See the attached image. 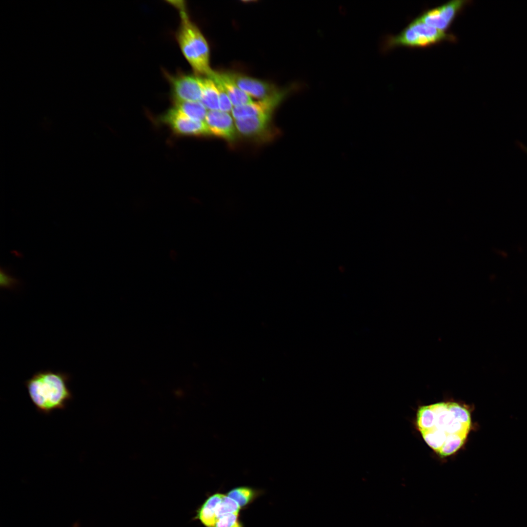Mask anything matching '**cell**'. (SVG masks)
<instances>
[{
	"label": "cell",
	"instance_id": "obj_1",
	"mask_svg": "<svg viewBox=\"0 0 527 527\" xmlns=\"http://www.w3.org/2000/svg\"><path fill=\"white\" fill-rule=\"evenodd\" d=\"M418 429L426 444L442 457L451 455L465 444L472 428L470 411L453 402H443L419 407Z\"/></svg>",
	"mask_w": 527,
	"mask_h": 527
},
{
	"label": "cell",
	"instance_id": "obj_2",
	"mask_svg": "<svg viewBox=\"0 0 527 527\" xmlns=\"http://www.w3.org/2000/svg\"><path fill=\"white\" fill-rule=\"evenodd\" d=\"M70 375L50 370L36 372L24 382L28 396L36 410L49 415L55 410L66 408L73 399L68 386Z\"/></svg>",
	"mask_w": 527,
	"mask_h": 527
},
{
	"label": "cell",
	"instance_id": "obj_3",
	"mask_svg": "<svg viewBox=\"0 0 527 527\" xmlns=\"http://www.w3.org/2000/svg\"><path fill=\"white\" fill-rule=\"evenodd\" d=\"M179 6L181 20L177 39L181 50L196 74L210 77L214 71L210 66L208 43L198 27L190 20L184 7Z\"/></svg>",
	"mask_w": 527,
	"mask_h": 527
},
{
	"label": "cell",
	"instance_id": "obj_4",
	"mask_svg": "<svg viewBox=\"0 0 527 527\" xmlns=\"http://www.w3.org/2000/svg\"><path fill=\"white\" fill-rule=\"evenodd\" d=\"M446 40L453 41L456 38L417 18L398 35L386 36L382 42L381 50L384 52L398 46L425 47Z\"/></svg>",
	"mask_w": 527,
	"mask_h": 527
},
{
	"label": "cell",
	"instance_id": "obj_5",
	"mask_svg": "<svg viewBox=\"0 0 527 527\" xmlns=\"http://www.w3.org/2000/svg\"><path fill=\"white\" fill-rule=\"evenodd\" d=\"M468 2L462 0L448 1L425 12L418 18L426 24L446 32L457 15Z\"/></svg>",
	"mask_w": 527,
	"mask_h": 527
},
{
	"label": "cell",
	"instance_id": "obj_6",
	"mask_svg": "<svg viewBox=\"0 0 527 527\" xmlns=\"http://www.w3.org/2000/svg\"><path fill=\"white\" fill-rule=\"evenodd\" d=\"M162 121L179 135L200 136L210 135L204 121L191 119L175 107L168 110L162 117Z\"/></svg>",
	"mask_w": 527,
	"mask_h": 527
},
{
	"label": "cell",
	"instance_id": "obj_7",
	"mask_svg": "<svg viewBox=\"0 0 527 527\" xmlns=\"http://www.w3.org/2000/svg\"><path fill=\"white\" fill-rule=\"evenodd\" d=\"M294 88L278 90L272 95L257 101L233 107L231 114L235 120L264 115H272L274 110Z\"/></svg>",
	"mask_w": 527,
	"mask_h": 527
},
{
	"label": "cell",
	"instance_id": "obj_8",
	"mask_svg": "<svg viewBox=\"0 0 527 527\" xmlns=\"http://www.w3.org/2000/svg\"><path fill=\"white\" fill-rule=\"evenodd\" d=\"M204 122L210 135L228 141H233L236 138L238 131L229 113L220 110H208Z\"/></svg>",
	"mask_w": 527,
	"mask_h": 527
},
{
	"label": "cell",
	"instance_id": "obj_9",
	"mask_svg": "<svg viewBox=\"0 0 527 527\" xmlns=\"http://www.w3.org/2000/svg\"><path fill=\"white\" fill-rule=\"evenodd\" d=\"M174 101H197L201 100L202 90L198 77L181 74L170 78Z\"/></svg>",
	"mask_w": 527,
	"mask_h": 527
},
{
	"label": "cell",
	"instance_id": "obj_10",
	"mask_svg": "<svg viewBox=\"0 0 527 527\" xmlns=\"http://www.w3.org/2000/svg\"><path fill=\"white\" fill-rule=\"evenodd\" d=\"M236 85L251 98L264 99L278 90L270 83L241 74L228 73Z\"/></svg>",
	"mask_w": 527,
	"mask_h": 527
},
{
	"label": "cell",
	"instance_id": "obj_11",
	"mask_svg": "<svg viewBox=\"0 0 527 527\" xmlns=\"http://www.w3.org/2000/svg\"><path fill=\"white\" fill-rule=\"evenodd\" d=\"M271 116L264 115L235 120L237 130L242 135L248 137L262 135L268 129Z\"/></svg>",
	"mask_w": 527,
	"mask_h": 527
},
{
	"label": "cell",
	"instance_id": "obj_12",
	"mask_svg": "<svg viewBox=\"0 0 527 527\" xmlns=\"http://www.w3.org/2000/svg\"><path fill=\"white\" fill-rule=\"evenodd\" d=\"M211 76L216 78L223 85L233 107L243 105L253 101L251 98L233 81L228 73L214 71Z\"/></svg>",
	"mask_w": 527,
	"mask_h": 527
},
{
	"label": "cell",
	"instance_id": "obj_13",
	"mask_svg": "<svg viewBox=\"0 0 527 527\" xmlns=\"http://www.w3.org/2000/svg\"><path fill=\"white\" fill-rule=\"evenodd\" d=\"M202 96L200 102L208 110H219V95L216 84L210 77H198Z\"/></svg>",
	"mask_w": 527,
	"mask_h": 527
},
{
	"label": "cell",
	"instance_id": "obj_14",
	"mask_svg": "<svg viewBox=\"0 0 527 527\" xmlns=\"http://www.w3.org/2000/svg\"><path fill=\"white\" fill-rule=\"evenodd\" d=\"M174 107L188 117L198 121H204L207 109L200 101H176Z\"/></svg>",
	"mask_w": 527,
	"mask_h": 527
},
{
	"label": "cell",
	"instance_id": "obj_15",
	"mask_svg": "<svg viewBox=\"0 0 527 527\" xmlns=\"http://www.w3.org/2000/svg\"><path fill=\"white\" fill-rule=\"evenodd\" d=\"M240 508V507L235 501L227 495H224L215 508L217 521L225 515L230 513H238Z\"/></svg>",
	"mask_w": 527,
	"mask_h": 527
},
{
	"label": "cell",
	"instance_id": "obj_16",
	"mask_svg": "<svg viewBox=\"0 0 527 527\" xmlns=\"http://www.w3.org/2000/svg\"><path fill=\"white\" fill-rule=\"evenodd\" d=\"M227 496L235 501L240 507L248 504L254 496V491L247 487H239L230 490Z\"/></svg>",
	"mask_w": 527,
	"mask_h": 527
},
{
	"label": "cell",
	"instance_id": "obj_17",
	"mask_svg": "<svg viewBox=\"0 0 527 527\" xmlns=\"http://www.w3.org/2000/svg\"><path fill=\"white\" fill-rule=\"evenodd\" d=\"M208 77L211 78L214 81L217 88L219 95V110L229 113L230 112H231L233 106L223 85L215 77L211 76Z\"/></svg>",
	"mask_w": 527,
	"mask_h": 527
},
{
	"label": "cell",
	"instance_id": "obj_18",
	"mask_svg": "<svg viewBox=\"0 0 527 527\" xmlns=\"http://www.w3.org/2000/svg\"><path fill=\"white\" fill-rule=\"evenodd\" d=\"M0 284L1 288L16 289L21 284L20 280L13 275L9 270L1 267L0 269Z\"/></svg>",
	"mask_w": 527,
	"mask_h": 527
},
{
	"label": "cell",
	"instance_id": "obj_19",
	"mask_svg": "<svg viewBox=\"0 0 527 527\" xmlns=\"http://www.w3.org/2000/svg\"><path fill=\"white\" fill-rule=\"evenodd\" d=\"M215 527H242L238 520V513H230L219 518Z\"/></svg>",
	"mask_w": 527,
	"mask_h": 527
},
{
	"label": "cell",
	"instance_id": "obj_20",
	"mask_svg": "<svg viewBox=\"0 0 527 527\" xmlns=\"http://www.w3.org/2000/svg\"><path fill=\"white\" fill-rule=\"evenodd\" d=\"M178 253L176 250L172 249L169 252V257L173 261H176L178 258Z\"/></svg>",
	"mask_w": 527,
	"mask_h": 527
},
{
	"label": "cell",
	"instance_id": "obj_21",
	"mask_svg": "<svg viewBox=\"0 0 527 527\" xmlns=\"http://www.w3.org/2000/svg\"><path fill=\"white\" fill-rule=\"evenodd\" d=\"M521 147L527 153V148L525 147L523 145L520 144Z\"/></svg>",
	"mask_w": 527,
	"mask_h": 527
}]
</instances>
